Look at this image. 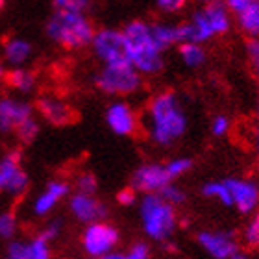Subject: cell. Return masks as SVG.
Wrapping results in <instances>:
<instances>
[{"mask_svg": "<svg viewBox=\"0 0 259 259\" xmlns=\"http://www.w3.org/2000/svg\"><path fill=\"white\" fill-rule=\"evenodd\" d=\"M254 2H257V0H226L224 4H226V8L230 11H233V13H239V11H243L246 6L254 4Z\"/></svg>", "mask_w": 259, "mask_h": 259, "instance_id": "obj_39", "label": "cell"}, {"mask_svg": "<svg viewBox=\"0 0 259 259\" xmlns=\"http://www.w3.org/2000/svg\"><path fill=\"white\" fill-rule=\"evenodd\" d=\"M28 252H30V259H50V254H52L50 243L41 233L28 241Z\"/></svg>", "mask_w": 259, "mask_h": 259, "instance_id": "obj_25", "label": "cell"}, {"mask_svg": "<svg viewBox=\"0 0 259 259\" xmlns=\"http://www.w3.org/2000/svg\"><path fill=\"white\" fill-rule=\"evenodd\" d=\"M255 150H257V154H259V130H257V134H255Z\"/></svg>", "mask_w": 259, "mask_h": 259, "instance_id": "obj_42", "label": "cell"}, {"mask_svg": "<svg viewBox=\"0 0 259 259\" xmlns=\"http://www.w3.org/2000/svg\"><path fill=\"white\" fill-rule=\"evenodd\" d=\"M180 58L184 61L185 67H191V69H196L200 65L205 63V50L200 43H193V41H185V43H180Z\"/></svg>", "mask_w": 259, "mask_h": 259, "instance_id": "obj_22", "label": "cell"}, {"mask_svg": "<svg viewBox=\"0 0 259 259\" xmlns=\"http://www.w3.org/2000/svg\"><path fill=\"white\" fill-rule=\"evenodd\" d=\"M17 233V217L13 213H0V239L2 241H10L15 237Z\"/></svg>", "mask_w": 259, "mask_h": 259, "instance_id": "obj_28", "label": "cell"}, {"mask_svg": "<svg viewBox=\"0 0 259 259\" xmlns=\"http://www.w3.org/2000/svg\"><path fill=\"white\" fill-rule=\"evenodd\" d=\"M106 122H108L109 130L120 137H130L139 128V119H137L134 108L122 100L109 104L108 111H106Z\"/></svg>", "mask_w": 259, "mask_h": 259, "instance_id": "obj_14", "label": "cell"}, {"mask_svg": "<svg viewBox=\"0 0 259 259\" xmlns=\"http://www.w3.org/2000/svg\"><path fill=\"white\" fill-rule=\"evenodd\" d=\"M33 115V108L30 104L15 100V98H2L0 100V132L11 134L21 124L22 120Z\"/></svg>", "mask_w": 259, "mask_h": 259, "instance_id": "obj_15", "label": "cell"}, {"mask_svg": "<svg viewBox=\"0 0 259 259\" xmlns=\"http://www.w3.org/2000/svg\"><path fill=\"white\" fill-rule=\"evenodd\" d=\"M56 8H65V10H81L85 11L93 0H52Z\"/></svg>", "mask_w": 259, "mask_h": 259, "instance_id": "obj_36", "label": "cell"}, {"mask_svg": "<svg viewBox=\"0 0 259 259\" xmlns=\"http://www.w3.org/2000/svg\"><path fill=\"white\" fill-rule=\"evenodd\" d=\"M243 241L248 248H252V250L259 248V211L254 213V217L248 221V226L244 228Z\"/></svg>", "mask_w": 259, "mask_h": 259, "instance_id": "obj_27", "label": "cell"}, {"mask_svg": "<svg viewBox=\"0 0 259 259\" xmlns=\"http://www.w3.org/2000/svg\"><path fill=\"white\" fill-rule=\"evenodd\" d=\"M230 13L232 11L228 10L222 0L221 2H213V4H205L202 10L194 11V15L191 17L189 22L178 24L180 43L193 41V43L204 45L205 41L226 33L232 26Z\"/></svg>", "mask_w": 259, "mask_h": 259, "instance_id": "obj_4", "label": "cell"}, {"mask_svg": "<svg viewBox=\"0 0 259 259\" xmlns=\"http://www.w3.org/2000/svg\"><path fill=\"white\" fill-rule=\"evenodd\" d=\"M124 254L126 259H148L150 257V246L146 243H143V241H139V243L132 244L130 250L124 252Z\"/></svg>", "mask_w": 259, "mask_h": 259, "instance_id": "obj_35", "label": "cell"}, {"mask_svg": "<svg viewBox=\"0 0 259 259\" xmlns=\"http://www.w3.org/2000/svg\"><path fill=\"white\" fill-rule=\"evenodd\" d=\"M76 191L80 193H89V194H97L98 191V182L97 176L91 172H83L76 178Z\"/></svg>", "mask_w": 259, "mask_h": 259, "instance_id": "obj_30", "label": "cell"}, {"mask_svg": "<svg viewBox=\"0 0 259 259\" xmlns=\"http://www.w3.org/2000/svg\"><path fill=\"white\" fill-rule=\"evenodd\" d=\"M69 211L70 215L81 224H91L95 221H102L104 217L108 215V209H106L104 202H100L95 194L80 193V191H76L69 198Z\"/></svg>", "mask_w": 259, "mask_h": 259, "instance_id": "obj_12", "label": "cell"}, {"mask_svg": "<svg viewBox=\"0 0 259 259\" xmlns=\"http://www.w3.org/2000/svg\"><path fill=\"white\" fill-rule=\"evenodd\" d=\"M139 217L146 237L157 243L168 241L178 226L176 207L163 200L157 193H148L141 198Z\"/></svg>", "mask_w": 259, "mask_h": 259, "instance_id": "obj_5", "label": "cell"}, {"mask_svg": "<svg viewBox=\"0 0 259 259\" xmlns=\"http://www.w3.org/2000/svg\"><path fill=\"white\" fill-rule=\"evenodd\" d=\"M95 24L81 10L58 8L47 22V35L65 50H80L91 45Z\"/></svg>", "mask_w": 259, "mask_h": 259, "instance_id": "obj_2", "label": "cell"}, {"mask_svg": "<svg viewBox=\"0 0 259 259\" xmlns=\"http://www.w3.org/2000/svg\"><path fill=\"white\" fill-rule=\"evenodd\" d=\"M4 78H6V69H4V63L0 61V81L4 80Z\"/></svg>", "mask_w": 259, "mask_h": 259, "instance_id": "obj_40", "label": "cell"}, {"mask_svg": "<svg viewBox=\"0 0 259 259\" xmlns=\"http://www.w3.org/2000/svg\"><path fill=\"white\" fill-rule=\"evenodd\" d=\"M28 176L21 167V154L8 152L0 159V193L11 196H22L28 191Z\"/></svg>", "mask_w": 259, "mask_h": 259, "instance_id": "obj_9", "label": "cell"}, {"mask_svg": "<svg viewBox=\"0 0 259 259\" xmlns=\"http://www.w3.org/2000/svg\"><path fill=\"white\" fill-rule=\"evenodd\" d=\"M6 254L10 259H30V252H28V241H11L8 244Z\"/></svg>", "mask_w": 259, "mask_h": 259, "instance_id": "obj_32", "label": "cell"}, {"mask_svg": "<svg viewBox=\"0 0 259 259\" xmlns=\"http://www.w3.org/2000/svg\"><path fill=\"white\" fill-rule=\"evenodd\" d=\"M8 83H10L11 89H15L19 93H30L35 89V83H37V78L32 70L24 69V67H13L10 72H6L4 78Z\"/></svg>", "mask_w": 259, "mask_h": 259, "instance_id": "obj_19", "label": "cell"}, {"mask_svg": "<svg viewBox=\"0 0 259 259\" xmlns=\"http://www.w3.org/2000/svg\"><path fill=\"white\" fill-rule=\"evenodd\" d=\"M145 124L148 137L156 145L170 146L187 132V115L178 97L172 91H165L150 100L146 108Z\"/></svg>", "mask_w": 259, "mask_h": 259, "instance_id": "obj_1", "label": "cell"}, {"mask_svg": "<svg viewBox=\"0 0 259 259\" xmlns=\"http://www.w3.org/2000/svg\"><path fill=\"white\" fill-rule=\"evenodd\" d=\"M230 128H232V122H230L226 115H217L213 122H211V134L215 137H224L230 132Z\"/></svg>", "mask_w": 259, "mask_h": 259, "instance_id": "obj_33", "label": "cell"}, {"mask_svg": "<svg viewBox=\"0 0 259 259\" xmlns=\"http://www.w3.org/2000/svg\"><path fill=\"white\" fill-rule=\"evenodd\" d=\"M196 2H200L202 6H205V4H213V2H221V0H196Z\"/></svg>", "mask_w": 259, "mask_h": 259, "instance_id": "obj_41", "label": "cell"}, {"mask_svg": "<svg viewBox=\"0 0 259 259\" xmlns=\"http://www.w3.org/2000/svg\"><path fill=\"white\" fill-rule=\"evenodd\" d=\"M157 194H159L163 200H167L168 204H172L174 207H176V205H182L185 202V193L180 189L176 184H172V182H168Z\"/></svg>", "mask_w": 259, "mask_h": 259, "instance_id": "obj_29", "label": "cell"}, {"mask_svg": "<svg viewBox=\"0 0 259 259\" xmlns=\"http://www.w3.org/2000/svg\"><path fill=\"white\" fill-rule=\"evenodd\" d=\"M246 58L250 61V67L254 69V72L259 76V37H250L246 41Z\"/></svg>", "mask_w": 259, "mask_h": 259, "instance_id": "obj_31", "label": "cell"}, {"mask_svg": "<svg viewBox=\"0 0 259 259\" xmlns=\"http://www.w3.org/2000/svg\"><path fill=\"white\" fill-rule=\"evenodd\" d=\"M69 184L63 182V180H52V182H49V185L33 200V213L37 217H47L50 211H54L58 207V204L65 196H69Z\"/></svg>", "mask_w": 259, "mask_h": 259, "instance_id": "obj_16", "label": "cell"}, {"mask_svg": "<svg viewBox=\"0 0 259 259\" xmlns=\"http://www.w3.org/2000/svg\"><path fill=\"white\" fill-rule=\"evenodd\" d=\"M37 111L52 126H67L74 119V111L70 109L69 104L58 97H50V95L39 98Z\"/></svg>", "mask_w": 259, "mask_h": 259, "instance_id": "obj_17", "label": "cell"}, {"mask_svg": "<svg viewBox=\"0 0 259 259\" xmlns=\"http://www.w3.org/2000/svg\"><path fill=\"white\" fill-rule=\"evenodd\" d=\"M202 194L205 198H213L219 200L221 204L224 205H232V196H230V189H228L226 182H209L202 187Z\"/></svg>", "mask_w": 259, "mask_h": 259, "instance_id": "obj_23", "label": "cell"}, {"mask_svg": "<svg viewBox=\"0 0 259 259\" xmlns=\"http://www.w3.org/2000/svg\"><path fill=\"white\" fill-rule=\"evenodd\" d=\"M39 130H41L39 120L32 115V117H28L26 120H22L21 124L15 128L13 134H17L19 141H22L24 145H28V143H33V141H35V137L39 135Z\"/></svg>", "mask_w": 259, "mask_h": 259, "instance_id": "obj_24", "label": "cell"}, {"mask_svg": "<svg viewBox=\"0 0 259 259\" xmlns=\"http://www.w3.org/2000/svg\"><path fill=\"white\" fill-rule=\"evenodd\" d=\"M189 0H156L157 10L163 13H178L187 6Z\"/></svg>", "mask_w": 259, "mask_h": 259, "instance_id": "obj_34", "label": "cell"}, {"mask_svg": "<svg viewBox=\"0 0 259 259\" xmlns=\"http://www.w3.org/2000/svg\"><path fill=\"white\" fill-rule=\"evenodd\" d=\"M150 30H152V37H154L156 45L163 52L180 43L178 24H150Z\"/></svg>", "mask_w": 259, "mask_h": 259, "instance_id": "obj_20", "label": "cell"}, {"mask_svg": "<svg viewBox=\"0 0 259 259\" xmlns=\"http://www.w3.org/2000/svg\"><path fill=\"white\" fill-rule=\"evenodd\" d=\"M168 182L172 180L161 163H145L135 168V172L132 174V187L143 194L159 193Z\"/></svg>", "mask_w": 259, "mask_h": 259, "instance_id": "obj_11", "label": "cell"}, {"mask_svg": "<svg viewBox=\"0 0 259 259\" xmlns=\"http://www.w3.org/2000/svg\"><path fill=\"white\" fill-rule=\"evenodd\" d=\"M165 168H167L170 180H178L182 178L184 174H187L193 168V159L189 157H176V159H170L168 163H165Z\"/></svg>", "mask_w": 259, "mask_h": 259, "instance_id": "obj_26", "label": "cell"}, {"mask_svg": "<svg viewBox=\"0 0 259 259\" xmlns=\"http://www.w3.org/2000/svg\"><path fill=\"white\" fill-rule=\"evenodd\" d=\"M97 87L106 95L128 97L134 95L143 85V74L130 61L120 63H104L97 74Z\"/></svg>", "mask_w": 259, "mask_h": 259, "instance_id": "obj_6", "label": "cell"}, {"mask_svg": "<svg viewBox=\"0 0 259 259\" xmlns=\"http://www.w3.org/2000/svg\"><path fill=\"white\" fill-rule=\"evenodd\" d=\"M196 241L213 259L243 257L237 239L230 232H200Z\"/></svg>", "mask_w": 259, "mask_h": 259, "instance_id": "obj_10", "label": "cell"}, {"mask_svg": "<svg viewBox=\"0 0 259 259\" xmlns=\"http://www.w3.org/2000/svg\"><path fill=\"white\" fill-rule=\"evenodd\" d=\"M237 22L241 30L250 37H259V0L246 6L237 13Z\"/></svg>", "mask_w": 259, "mask_h": 259, "instance_id": "obj_21", "label": "cell"}, {"mask_svg": "<svg viewBox=\"0 0 259 259\" xmlns=\"http://www.w3.org/2000/svg\"><path fill=\"white\" fill-rule=\"evenodd\" d=\"M257 119H259V104H257Z\"/></svg>", "mask_w": 259, "mask_h": 259, "instance_id": "obj_44", "label": "cell"}, {"mask_svg": "<svg viewBox=\"0 0 259 259\" xmlns=\"http://www.w3.org/2000/svg\"><path fill=\"white\" fill-rule=\"evenodd\" d=\"M41 235H43L49 243H52V241H56V239L60 237L61 235V224L58 221H54V222H50L49 226L45 228L43 232H41Z\"/></svg>", "mask_w": 259, "mask_h": 259, "instance_id": "obj_38", "label": "cell"}, {"mask_svg": "<svg viewBox=\"0 0 259 259\" xmlns=\"http://www.w3.org/2000/svg\"><path fill=\"white\" fill-rule=\"evenodd\" d=\"M93 52L102 63H120L128 61L126 52V41L122 35V30L115 28H102L97 30L91 39Z\"/></svg>", "mask_w": 259, "mask_h": 259, "instance_id": "obj_8", "label": "cell"}, {"mask_svg": "<svg viewBox=\"0 0 259 259\" xmlns=\"http://www.w3.org/2000/svg\"><path fill=\"white\" fill-rule=\"evenodd\" d=\"M4 60L11 67H24L30 58H32V45L28 43L26 39L21 37H10L4 43Z\"/></svg>", "mask_w": 259, "mask_h": 259, "instance_id": "obj_18", "label": "cell"}, {"mask_svg": "<svg viewBox=\"0 0 259 259\" xmlns=\"http://www.w3.org/2000/svg\"><path fill=\"white\" fill-rule=\"evenodd\" d=\"M2 6H4V0H0V8H2Z\"/></svg>", "mask_w": 259, "mask_h": 259, "instance_id": "obj_43", "label": "cell"}, {"mask_svg": "<svg viewBox=\"0 0 259 259\" xmlns=\"http://www.w3.org/2000/svg\"><path fill=\"white\" fill-rule=\"evenodd\" d=\"M120 241L119 230L109 222L95 221L81 233V248L89 257H106L117 248Z\"/></svg>", "mask_w": 259, "mask_h": 259, "instance_id": "obj_7", "label": "cell"}, {"mask_svg": "<svg viewBox=\"0 0 259 259\" xmlns=\"http://www.w3.org/2000/svg\"><path fill=\"white\" fill-rule=\"evenodd\" d=\"M230 189L232 196V205L237 207L239 213L248 215L252 211L257 209L259 205V185L254 180H243V178H228L224 180Z\"/></svg>", "mask_w": 259, "mask_h": 259, "instance_id": "obj_13", "label": "cell"}, {"mask_svg": "<svg viewBox=\"0 0 259 259\" xmlns=\"http://www.w3.org/2000/svg\"><path fill=\"white\" fill-rule=\"evenodd\" d=\"M128 61L143 76L157 74L163 69V50L152 37L150 24L145 21H132L122 28Z\"/></svg>", "mask_w": 259, "mask_h": 259, "instance_id": "obj_3", "label": "cell"}, {"mask_svg": "<svg viewBox=\"0 0 259 259\" xmlns=\"http://www.w3.org/2000/svg\"><path fill=\"white\" fill-rule=\"evenodd\" d=\"M117 202H119L120 205H124V207L134 205L135 202H137V191H135L132 185L126 187V189L119 191V194H117Z\"/></svg>", "mask_w": 259, "mask_h": 259, "instance_id": "obj_37", "label": "cell"}]
</instances>
